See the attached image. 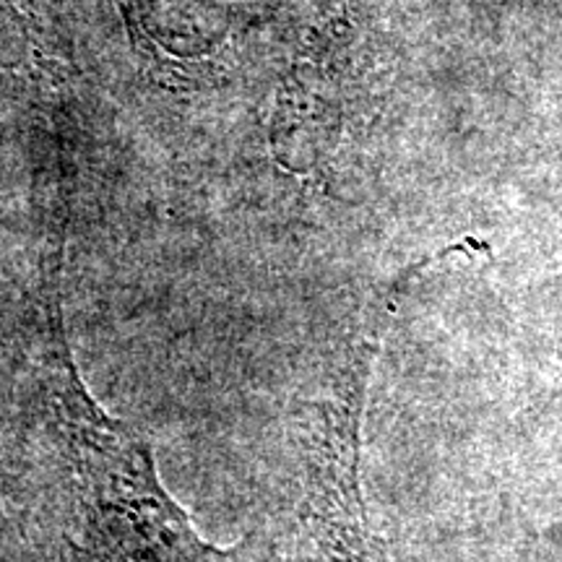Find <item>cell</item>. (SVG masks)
Wrapping results in <instances>:
<instances>
[{
  "label": "cell",
  "instance_id": "6da1fadb",
  "mask_svg": "<svg viewBox=\"0 0 562 562\" xmlns=\"http://www.w3.org/2000/svg\"><path fill=\"white\" fill-rule=\"evenodd\" d=\"M47 406L70 474L76 562H240L201 539L159 482L149 440L91 398L53 349Z\"/></svg>",
  "mask_w": 562,
  "mask_h": 562
},
{
  "label": "cell",
  "instance_id": "7a4b0ae2",
  "mask_svg": "<svg viewBox=\"0 0 562 562\" xmlns=\"http://www.w3.org/2000/svg\"><path fill=\"white\" fill-rule=\"evenodd\" d=\"M351 417V398H321L302 406V482L292 562H368L355 521Z\"/></svg>",
  "mask_w": 562,
  "mask_h": 562
},
{
  "label": "cell",
  "instance_id": "3957f363",
  "mask_svg": "<svg viewBox=\"0 0 562 562\" xmlns=\"http://www.w3.org/2000/svg\"><path fill=\"white\" fill-rule=\"evenodd\" d=\"M13 19V11L0 0V66L13 63V40H19V24Z\"/></svg>",
  "mask_w": 562,
  "mask_h": 562
}]
</instances>
